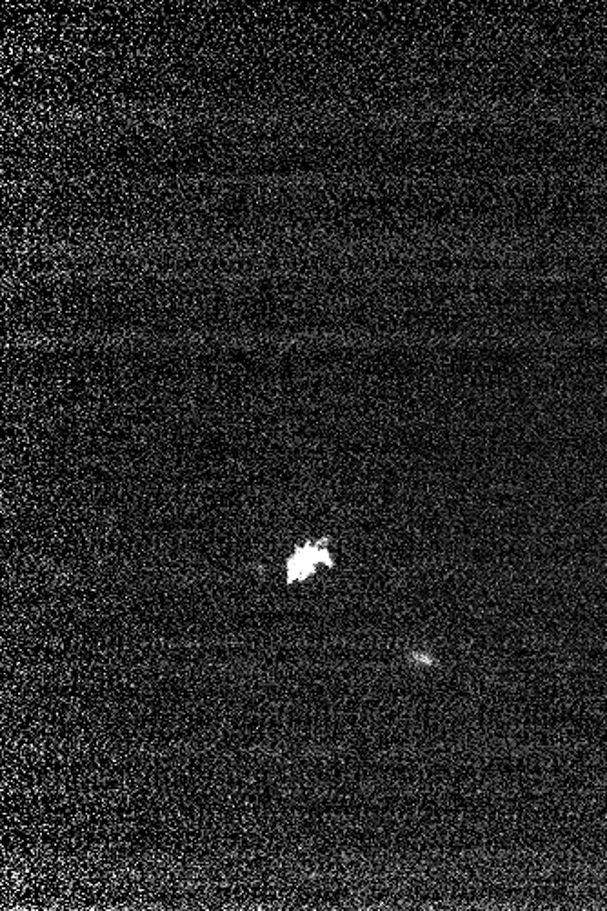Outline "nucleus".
Returning <instances> with one entry per match:
<instances>
[{
    "label": "nucleus",
    "instance_id": "f257e3e1",
    "mask_svg": "<svg viewBox=\"0 0 607 911\" xmlns=\"http://www.w3.org/2000/svg\"><path fill=\"white\" fill-rule=\"evenodd\" d=\"M320 564L324 566H333V555L329 553L328 548L320 542H306L304 546H299L295 553L288 559V582H302L309 579Z\"/></svg>",
    "mask_w": 607,
    "mask_h": 911
}]
</instances>
